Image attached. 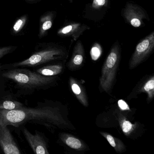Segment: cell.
Segmentation results:
<instances>
[{
    "label": "cell",
    "mask_w": 154,
    "mask_h": 154,
    "mask_svg": "<svg viewBox=\"0 0 154 154\" xmlns=\"http://www.w3.org/2000/svg\"><path fill=\"white\" fill-rule=\"evenodd\" d=\"M0 122L17 128L29 122L45 126L50 130L61 128L65 123L58 108L46 101L38 103L34 107L23 106L13 110L0 109Z\"/></svg>",
    "instance_id": "cell-1"
},
{
    "label": "cell",
    "mask_w": 154,
    "mask_h": 154,
    "mask_svg": "<svg viewBox=\"0 0 154 154\" xmlns=\"http://www.w3.org/2000/svg\"><path fill=\"white\" fill-rule=\"evenodd\" d=\"M4 78L12 80L17 85L27 90H40L46 89L54 82L55 76L41 75L25 68H15L1 71Z\"/></svg>",
    "instance_id": "cell-2"
},
{
    "label": "cell",
    "mask_w": 154,
    "mask_h": 154,
    "mask_svg": "<svg viewBox=\"0 0 154 154\" xmlns=\"http://www.w3.org/2000/svg\"><path fill=\"white\" fill-rule=\"evenodd\" d=\"M120 57L119 45V44L116 43L112 47L104 63L100 77V87L106 92H109L110 91L114 84Z\"/></svg>",
    "instance_id": "cell-3"
},
{
    "label": "cell",
    "mask_w": 154,
    "mask_h": 154,
    "mask_svg": "<svg viewBox=\"0 0 154 154\" xmlns=\"http://www.w3.org/2000/svg\"><path fill=\"white\" fill-rule=\"evenodd\" d=\"M62 50L49 48L35 53L29 58L14 63L0 65V72L21 67H36L54 60L59 59L63 55Z\"/></svg>",
    "instance_id": "cell-4"
},
{
    "label": "cell",
    "mask_w": 154,
    "mask_h": 154,
    "mask_svg": "<svg viewBox=\"0 0 154 154\" xmlns=\"http://www.w3.org/2000/svg\"><path fill=\"white\" fill-rule=\"evenodd\" d=\"M154 48V32H152L138 43L129 63V68L133 69L143 62L152 52Z\"/></svg>",
    "instance_id": "cell-5"
},
{
    "label": "cell",
    "mask_w": 154,
    "mask_h": 154,
    "mask_svg": "<svg viewBox=\"0 0 154 154\" xmlns=\"http://www.w3.org/2000/svg\"><path fill=\"white\" fill-rule=\"evenodd\" d=\"M123 15L126 21L135 28L141 26L143 20L149 19L147 14L142 8L130 2L126 4Z\"/></svg>",
    "instance_id": "cell-6"
},
{
    "label": "cell",
    "mask_w": 154,
    "mask_h": 154,
    "mask_svg": "<svg viewBox=\"0 0 154 154\" xmlns=\"http://www.w3.org/2000/svg\"><path fill=\"white\" fill-rule=\"evenodd\" d=\"M22 132L29 146L36 154H49L47 144L42 133L38 131L35 134L31 133L26 128H23Z\"/></svg>",
    "instance_id": "cell-7"
},
{
    "label": "cell",
    "mask_w": 154,
    "mask_h": 154,
    "mask_svg": "<svg viewBox=\"0 0 154 154\" xmlns=\"http://www.w3.org/2000/svg\"><path fill=\"white\" fill-rule=\"evenodd\" d=\"M8 127L0 122V148L6 154H21Z\"/></svg>",
    "instance_id": "cell-8"
},
{
    "label": "cell",
    "mask_w": 154,
    "mask_h": 154,
    "mask_svg": "<svg viewBox=\"0 0 154 154\" xmlns=\"http://www.w3.org/2000/svg\"><path fill=\"white\" fill-rule=\"evenodd\" d=\"M90 28L85 25L80 23H72L59 29L57 34L64 37H72L75 41L83 33Z\"/></svg>",
    "instance_id": "cell-9"
},
{
    "label": "cell",
    "mask_w": 154,
    "mask_h": 154,
    "mask_svg": "<svg viewBox=\"0 0 154 154\" xmlns=\"http://www.w3.org/2000/svg\"><path fill=\"white\" fill-rule=\"evenodd\" d=\"M84 50L81 41H78L74 48L72 56L69 62V66L71 68L76 67L82 65L83 62Z\"/></svg>",
    "instance_id": "cell-10"
},
{
    "label": "cell",
    "mask_w": 154,
    "mask_h": 154,
    "mask_svg": "<svg viewBox=\"0 0 154 154\" xmlns=\"http://www.w3.org/2000/svg\"><path fill=\"white\" fill-rule=\"evenodd\" d=\"M70 85L71 88L75 95L80 102L85 106H88V102L87 97L82 87L73 78H70Z\"/></svg>",
    "instance_id": "cell-11"
},
{
    "label": "cell",
    "mask_w": 154,
    "mask_h": 154,
    "mask_svg": "<svg viewBox=\"0 0 154 154\" xmlns=\"http://www.w3.org/2000/svg\"><path fill=\"white\" fill-rule=\"evenodd\" d=\"M62 70L61 65H50L38 68L35 72L44 76H54L61 73Z\"/></svg>",
    "instance_id": "cell-12"
},
{
    "label": "cell",
    "mask_w": 154,
    "mask_h": 154,
    "mask_svg": "<svg viewBox=\"0 0 154 154\" xmlns=\"http://www.w3.org/2000/svg\"><path fill=\"white\" fill-rule=\"evenodd\" d=\"M100 134L106 139L110 145L118 153H122L126 151V147L120 140L106 132H100Z\"/></svg>",
    "instance_id": "cell-13"
},
{
    "label": "cell",
    "mask_w": 154,
    "mask_h": 154,
    "mask_svg": "<svg viewBox=\"0 0 154 154\" xmlns=\"http://www.w3.org/2000/svg\"><path fill=\"white\" fill-rule=\"evenodd\" d=\"M53 15L51 13L47 14L41 17L40 21V29L39 36H44L48 30L52 27L53 25Z\"/></svg>",
    "instance_id": "cell-14"
},
{
    "label": "cell",
    "mask_w": 154,
    "mask_h": 154,
    "mask_svg": "<svg viewBox=\"0 0 154 154\" xmlns=\"http://www.w3.org/2000/svg\"><path fill=\"white\" fill-rule=\"evenodd\" d=\"M61 139L71 148L75 149H81L83 148L84 146L82 141L75 137L64 134L61 137Z\"/></svg>",
    "instance_id": "cell-15"
},
{
    "label": "cell",
    "mask_w": 154,
    "mask_h": 154,
    "mask_svg": "<svg viewBox=\"0 0 154 154\" xmlns=\"http://www.w3.org/2000/svg\"><path fill=\"white\" fill-rule=\"evenodd\" d=\"M23 106V103L16 101L6 100L0 103V109L7 110L17 109Z\"/></svg>",
    "instance_id": "cell-16"
},
{
    "label": "cell",
    "mask_w": 154,
    "mask_h": 154,
    "mask_svg": "<svg viewBox=\"0 0 154 154\" xmlns=\"http://www.w3.org/2000/svg\"><path fill=\"white\" fill-rule=\"evenodd\" d=\"M142 91L148 94V100H151L154 95V77L152 76L144 85Z\"/></svg>",
    "instance_id": "cell-17"
},
{
    "label": "cell",
    "mask_w": 154,
    "mask_h": 154,
    "mask_svg": "<svg viewBox=\"0 0 154 154\" xmlns=\"http://www.w3.org/2000/svg\"><path fill=\"white\" fill-rule=\"evenodd\" d=\"M27 20V16H24L19 19L16 21L13 27V31L14 33L17 34L22 30V29L26 25Z\"/></svg>",
    "instance_id": "cell-18"
},
{
    "label": "cell",
    "mask_w": 154,
    "mask_h": 154,
    "mask_svg": "<svg viewBox=\"0 0 154 154\" xmlns=\"http://www.w3.org/2000/svg\"><path fill=\"white\" fill-rule=\"evenodd\" d=\"M120 125L122 131L126 135H128L134 129V125L126 119L121 120Z\"/></svg>",
    "instance_id": "cell-19"
},
{
    "label": "cell",
    "mask_w": 154,
    "mask_h": 154,
    "mask_svg": "<svg viewBox=\"0 0 154 154\" xmlns=\"http://www.w3.org/2000/svg\"><path fill=\"white\" fill-rule=\"evenodd\" d=\"M102 53V49L100 46L98 44H94L91 49V55L92 59L96 61L100 56Z\"/></svg>",
    "instance_id": "cell-20"
},
{
    "label": "cell",
    "mask_w": 154,
    "mask_h": 154,
    "mask_svg": "<svg viewBox=\"0 0 154 154\" xmlns=\"http://www.w3.org/2000/svg\"><path fill=\"white\" fill-rule=\"evenodd\" d=\"M16 48V47L14 46H7L0 48V59L8 54H10L14 51Z\"/></svg>",
    "instance_id": "cell-21"
},
{
    "label": "cell",
    "mask_w": 154,
    "mask_h": 154,
    "mask_svg": "<svg viewBox=\"0 0 154 154\" xmlns=\"http://www.w3.org/2000/svg\"><path fill=\"white\" fill-rule=\"evenodd\" d=\"M107 2V0H94L92 6L94 8H99L103 7Z\"/></svg>",
    "instance_id": "cell-22"
},
{
    "label": "cell",
    "mask_w": 154,
    "mask_h": 154,
    "mask_svg": "<svg viewBox=\"0 0 154 154\" xmlns=\"http://www.w3.org/2000/svg\"><path fill=\"white\" fill-rule=\"evenodd\" d=\"M118 105L121 109L122 110H130L129 107L126 102L123 100H120L118 101Z\"/></svg>",
    "instance_id": "cell-23"
},
{
    "label": "cell",
    "mask_w": 154,
    "mask_h": 154,
    "mask_svg": "<svg viewBox=\"0 0 154 154\" xmlns=\"http://www.w3.org/2000/svg\"><path fill=\"white\" fill-rule=\"evenodd\" d=\"M29 1H32V0H29Z\"/></svg>",
    "instance_id": "cell-24"
}]
</instances>
